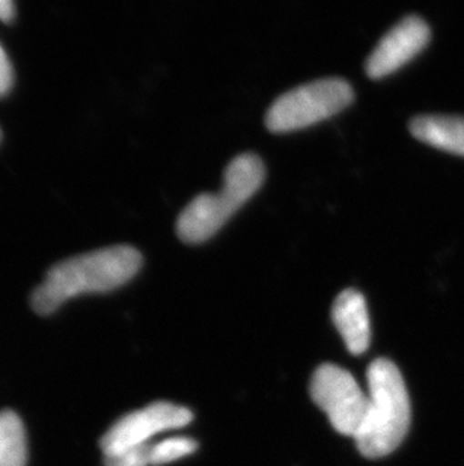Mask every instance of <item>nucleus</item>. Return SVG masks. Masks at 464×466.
Segmentation results:
<instances>
[{"label": "nucleus", "instance_id": "nucleus-1", "mask_svg": "<svg viewBox=\"0 0 464 466\" xmlns=\"http://www.w3.org/2000/svg\"><path fill=\"white\" fill-rule=\"evenodd\" d=\"M142 266L136 248L127 245L86 252L55 264L32 295L38 314L56 311L64 302L86 293H106L130 281Z\"/></svg>", "mask_w": 464, "mask_h": 466}, {"label": "nucleus", "instance_id": "nucleus-2", "mask_svg": "<svg viewBox=\"0 0 464 466\" xmlns=\"http://www.w3.org/2000/svg\"><path fill=\"white\" fill-rule=\"evenodd\" d=\"M369 406L355 436L360 454L385 458L398 449L410 427V400L403 374L394 362L378 358L368 367Z\"/></svg>", "mask_w": 464, "mask_h": 466}, {"label": "nucleus", "instance_id": "nucleus-3", "mask_svg": "<svg viewBox=\"0 0 464 466\" xmlns=\"http://www.w3.org/2000/svg\"><path fill=\"white\" fill-rule=\"evenodd\" d=\"M266 167L252 153L236 156L224 172V185L215 194H199L186 206L177 220V233L187 243L204 242L220 229L263 185Z\"/></svg>", "mask_w": 464, "mask_h": 466}, {"label": "nucleus", "instance_id": "nucleus-4", "mask_svg": "<svg viewBox=\"0 0 464 466\" xmlns=\"http://www.w3.org/2000/svg\"><path fill=\"white\" fill-rule=\"evenodd\" d=\"M353 102V89L341 77H326L298 85L282 94L266 114V126L272 132H289L308 127L341 112Z\"/></svg>", "mask_w": 464, "mask_h": 466}, {"label": "nucleus", "instance_id": "nucleus-5", "mask_svg": "<svg viewBox=\"0 0 464 466\" xmlns=\"http://www.w3.org/2000/svg\"><path fill=\"white\" fill-rule=\"evenodd\" d=\"M311 397L338 433L358 435L368 412L369 397L351 373L335 364L320 365L311 379Z\"/></svg>", "mask_w": 464, "mask_h": 466}, {"label": "nucleus", "instance_id": "nucleus-6", "mask_svg": "<svg viewBox=\"0 0 464 466\" xmlns=\"http://www.w3.org/2000/svg\"><path fill=\"white\" fill-rule=\"evenodd\" d=\"M192 410L185 406L156 401L142 410L124 415L101 438L105 458L123 453L126 450L153 442L154 436L163 431H176L192 421Z\"/></svg>", "mask_w": 464, "mask_h": 466}, {"label": "nucleus", "instance_id": "nucleus-7", "mask_svg": "<svg viewBox=\"0 0 464 466\" xmlns=\"http://www.w3.org/2000/svg\"><path fill=\"white\" fill-rule=\"evenodd\" d=\"M429 26L418 15H408L386 32L374 47L365 68L372 79L389 75L429 45Z\"/></svg>", "mask_w": 464, "mask_h": 466}, {"label": "nucleus", "instance_id": "nucleus-8", "mask_svg": "<svg viewBox=\"0 0 464 466\" xmlns=\"http://www.w3.org/2000/svg\"><path fill=\"white\" fill-rule=\"evenodd\" d=\"M333 323L353 355L364 353L371 339L368 309L360 291L347 289L337 296L332 307Z\"/></svg>", "mask_w": 464, "mask_h": 466}, {"label": "nucleus", "instance_id": "nucleus-9", "mask_svg": "<svg viewBox=\"0 0 464 466\" xmlns=\"http://www.w3.org/2000/svg\"><path fill=\"white\" fill-rule=\"evenodd\" d=\"M410 132L429 146L464 156V116L419 115L410 121Z\"/></svg>", "mask_w": 464, "mask_h": 466}, {"label": "nucleus", "instance_id": "nucleus-10", "mask_svg": "<svg viewBox=\"0 0 464 466\" xmlns=\"http://www.w3.org/2000/svg\"><path fill=\"white\" fill-rule=\"evenodd\" d=\"M27 461L26 431L13 410L0 412V466H25Z\"/></svg>", "mask_w": 464, "mask_h": 466}, {"label": "nucleus", "instance_id": "nucleus-11", "mask_svg": "<svg viewBox=\"0 0 464 466\" xmlns=\"http://www.w3.org/2000/svg\"><path fill=\"white\" fill-rule=\"evenodd\" d=\"M197 449V442L192 438H185V436L166 438L160 442H153L149 451V463L151 466L166 465L195 453Z\"/></svg>", "mask_w": 464, "mask_h": 466}, {"label": "nucleus", "instance_id": "nucleus-12", "mask_svg": "<svg viewBox=\"0 0 464 466\" xmlns=\"http://www.w3.org/2000/svg\"><path fill=\"white\" fill-rule=\"evenodd\" d=\"M13 85V66L9 62L8 55L0 46V97L8 93Z\"/></svg>", "mask_w": 464, "mask_h": 466}, {"label": "nucleus", "instance_id": "nucleus-13", "mask_svg": "<svg viewBox=\"0 0 464 466\" xmlns=\"http://www.w3.org/2000/svg\"><path fill=\"white\" fill-rule=\"evenodd\" d=\"M14 11H15V6L11 0H0V20L2 22H11L15 14Z\"/></svg>", "mask_w": 464, "mask_h": 466}]
</instances>
